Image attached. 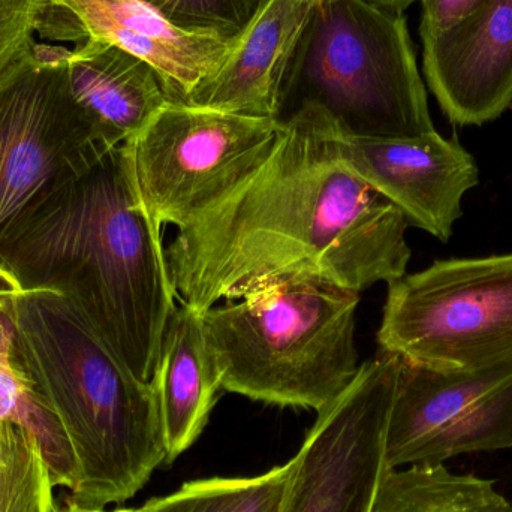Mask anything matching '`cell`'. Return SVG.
<instances>
[{
  "mask_svg": "<svg viewBox=\"0 0 512 512\" xmlns=\"http://www.w3.org/2000/svg\"><path fill=\"white\" fill-rule=\"evenodd\" d=\"M337 128L304 105L254 173L179 228L165 258L180 304L203 313L288 282L360 294L405 276L408 221L340 159Z\"/></svg>",
  "mask_w": 512,
  "mask_h": 512,
  "instance_id": "6da1fadb",
  "label": "cell"
},
{
  "mask_svg": "<svg viewBox=\"0 0 512 512\" xmlns=\"http://www.w3.org/2000/svg\"><path fill=\"white\" fill-rule=\"evenodd\" d=\"M161 228L141 206L125 149L57 189L0 237L21 289L74 301L141 382H152L176 291Z\"/></svg>",
  "mask_w": 512,
  "mask_h": 512,
  "instance_id": "7a4b0ae2",
  "label": "cell"
},
{
  "mask_svg": "<svg viewBox=\"0 0 512 512\" xmlns=\"http://www.w3.org/2000/svg\"><path fill=\"white\" fill-rule=\"evenodd\" d=\"M15 363L59 418L77 465L69 504L104 510L134 498L167 463L152 382H141L71 298L21 289Z\"/></svg>",
  "mask_w": 512,
  "mask_h": 512,
  "instance_id": "3957f363",
  "label": "cell"
},
{
  "mask_svg": "<svg viewBox=\"0 0 512 512\" xmlns=\"http://www.w3.org/2000/svg\"><path fill=\"white\" fill-rule=\"evenodd\" d=\"M360 294L288 282L201 313L222 388L256 402L321 412L361 364L355 346Z\"/></svg>",
  "mask_w": 512,
  "mask_h": 512,
  "instance_id": "277c9868",
  "label": "cell"
},
{
  "mask_svg": "<svg viewBox=\"0 0 512 512\" xmlns=\"http://www.w3.org/2000/svg\"><path fill=\"white\" fill-rule=\"evenodd\" d=\"M309 104L355 137L436 131L405 14L366 0H316L283 80L277 122Z\"/></svg>",
  "mask_w": 512,
  "mask_h": 512,
  "instance_id": "5b68a950",
  "label": "cell"
},
{
  "mask_svg": "<svg viewBox=\"0 0 512 512\" xmlns=\"http://www.w3.org/2000/svg\"><path fill=\"white\" fill-rule=\"evenodd\" d=\"M378 343L444 372L512 363V252L441 259L388 283Z\"/></svg>",
  "mask_w": 512,
  "mask_h": 512,
  "instance_id": "8992f818",
  "label": "cell"
},
{
  "mask_svg": "<svg viewBox=\"0 0 512 512\" xmlns=\"http://www.w3.org/2000/svg\"><path fill=\"white\" fill-rule=\"evenodd\" d=\"M280 123L168 101L123 144L141 206L156 227H183L264 162Z\"/></svg>",
  "mask_w": 512,
  "mask_h": 512,
  "instance_id": "52a82bcc",
  "label": "cell"
},
{
  "mask_svg": "<svg viewBox=\"0 0 512 512\" xmlns=\"http://www.w3.org/2000/svg\"><path fill=\"white\" fill-rule=\"evenodd\" d=\"M69 47L39 41L32 65L0 90V237L108 150L69 90Z\"/></svg>",
  "mask_w": 512,
  "mask_h": 512,
  "instance_id": "ba28073f",
  "label": "cell"
},
{
  "mask_svg": "<svg viewBox=\"0 0 512 512\" xmlns=\"http://www.w3.org/2000/svg\"><path fill=\"white\" fill-rule=\"evenodd\" d=\"M400 358L379 352L318 412L297 456L280 512H369L385 472V439Z\"/></svg>",
  "mask_w": 512,
  "mask_h": 512,
  "instance_id": "9c48e42d",
  "label": "cell"
},
{
  "mask_svg": "<svg viewBox=\"0 0 512 512\" xmlns=\"http://www.w3.org/2000/svg\"><path fill=\"white\" fill-rule=\"evenodd\" d=\"M512 450V363L444 372L400 360L385 439L390 469Z\"/></svg>",
  "mask_w": 512,
  "mask_h": 512,
  "instance_id": "30bf717a",
  "label": "cell"
},
{
  "mask_svg": "<svg viewBox=\"0 0 512 512\" xmlns=\"http://www.w3.org/2000/svg\"><path fill=\"white\" fill-rule=\"evenodd\" d=\"M339 126V125H337ZM340 159L405 216L441 242L453 237L463 198L480 183L474 156L438 131L412 138L355 137L337 128Z\"/></svg>",
  "mask_w": 512,
  "mask_h": 512,
  "instance_id": "8fae6325",
  "label": "cell"
},
{
  "mask_svg": "<svg viewBox=\"0 0 512 512\" xmlns=\"http://www.w3.org/2000/svg\"><path fill=\"white\" fill-rule=\"evenodd\" d=\"M38 39L71 47L86 39L114 45L149 63L173 102L185 101L231 47L171 26L141 0H45Z\"/></svg>",
  "mask_w": 512,
  "mask_h": 512,
  "instance_id": "7c38bea8",
  "label": "cell"
},
{
  "mask_svg": "<svg viewBox=\"0 0 512 512\" xmlns=\"http://www.w3.org/2000/svg\"><path fill=\"white\" fill-rule=\"evenodd\" d=\"M421 41L427 86L453 125L483 126L510 110L512 0H487Z\"/></svg>",
  "mask_w": 512,
  "mask_h": 512,
  "instance_id": "4fadbf2b",
  "label": "cell"
},
{
  "mask_svg": "<svg viewBox=\"0 0 512 512\" xmlns=\"http://www.w3.org/2000/svg\"><path fill=\"white\" fill-rule=\"evenodd\" d=\"M315 3L270 0L183 104L276 120L283 80Z\"/></svg>",
  "mask_w": 512,
  "mask_h": 512,
  "instance_id": "5bb4252c",
  "label": "cell"
},
{
  "mask_svg": "<svg viewBox=\"0 0 512 512\" xmlns=\"http://www.w3.org/2000/svg\"><path fill=\"white\" fill-rule=\"evenodd\" d=\"M66 75L75 104L108 150L128 143L170 101L149 63L107 42L69 48Z\"/></svg>",
  "mask_w": 512,
  "mask_h": 512,
  "instance_id": "9a60e30c",
  "label": "cell"
},
{
  "mask_svg": "<svg viewBox=\"0 0 512 512\" xmlns=\"http://www.w3.org/2000/svg\"><path fill=\"white\" fill-rule=\"evenodd\" d=\"M167 445V465L200 438L222 388L221 373L207 342L201 313L174 309L152 379Z\"/></svg>",
  "mask_w": 512,
  "mask_h": 512,
  "instance_id": "2e32d148",
  "label": "cell"
},
{
  "mask_svg": "<svg viewBox=\"0 0 512 512\" xmlns=\"http://www.w3.org/2000/svg\"><path fill=\"white\" fill-rule=\"evenodd\" d=\"M369 512H512L496 483L445 465L388 469Z\"/></svg>",
  "mask_w": 512,
  "mask_h": 512,
  "instance_id": "e0dca14e",
  "label": "cell"
},
{
  "mask_svg": "<svg viewBox=\"0 0 512 512\" xmlns=\"http://www.w3.org/2000/svg\"><path fill=\"white\" fill-rule=\"evenodd\" d=\"M292 460L246 478L189 481L179 490L150 499L143 512H280L292 475Z\"/></svg>",
  "mask_w": 512,
  "mask_h": 512,
  "instance_id": "ac0fdd59",
  "label": "cell"
},
{
  "mask_svg": "<svg viewBox=\"0 0 512 512\" xmlns=\"http://www.w3.org/2000/svg\"><path fill=\"white\" fill-rule=\"evenodd\" d=\"M11 421L29 430L44 454L54 487L71 492L77 465L68 436L50 406L11 357L0 355V424Z\"/></svg>",
  "mask_w": 512,
  "mask_h": 512,
  "instance_id": "d6986e66",
  "label": "cell"
},
{
  "mask_svg": "<svg viewBox=\"0 0 512 512\" xmlns=\"http://www.w3.org/2000/svg\"><path fill=\"white\" fill-rule=\"evenodd\" d=\"M50 469L35 436L0 424V512H57Z\"/></svg>",
  "mask_w": 512,
  "mask_h": 512,
  "instance_id": "ffe728a7",
  "label": "cell"
},
{
  "mask_svg": "<svg viewBox=\"0 0 512 512\" xmlns=\"http://www.w3.org/2000/svg\"><path fill=\"white\" fill-rule=\"evenodd\" d=\"M183 32L233 45L270 0H141Z\"/></svg>",
  "mask_w": 512,
  "mask_h": 512,
  "instance_id": "44dd1931",
  "label": "cell"
},
{
  "mask_svg": "<svg viewBox=\"0 0 512 512\" xmlns=\"http://www.w3.org/2000/svg\"><path fill=\"white\" fill-rule=\"evenodd\" d=\"M45 0H0V90L35 60Z\"/></svg>",
  "mask_w": 512,
  "mask_h": 512,
  "instance_id": "7402d4cb",
  "label": "cell"
},
{
  "mask_svg": "<svg viewBox=\"0 0 512 512\" xmlns=\"http://www.w3.org/2000/svg\"><path fill=\"white\" fill-rule=\"evenodd\" d=\"M487 0H421L420 35L441 32L477 11Z\"/></svg>",
  "mask_w": 512,
  "mask_h": 512,
  "instance_id": "603a6c76",
  "label": "cell"
},
{
  "mask_svg": "<svg viewBox=\"0 0 512 512\" xmlns=\"http://www.w3.org/2000/svg\"><path fill=\"white\" fill-rule=\"evenodd\" d=\"M17 280L11 271L0 262V355L11 357L15 361V343H17V327H15V301H17Z\"/></svg>",
  "mask_w": 512,
  "mask_h": 512,
  "instance_id": "cb8c5ba5",
  "label": "cell"
},
{
  "mask_svg": "<svg viewBox=\"0 0 512 512\" xmlns=\"http://www.w3.org/2000/svg\"><path fill=\"white\" fill-rule=\"evenodd\" d=\"M366 2L381 6V8L390 9V11L405 12L417 0H366Z\"/></svg>",
  "mask_w": 512,
  "mask_h": 512,
  "instance_id": "d4e9b609",
  "label": "cell"
},
{
  "mask_svg": "<svg viewBox=\"0 0 512 512\" xmlns=\"http://www.w3.org/2000/svg\"><path fill=\"white\" fill-rule=\"evenodd\" d=\"M63 512H105L104 510H87V508L77 507V505L69 504L68 510Z\"/></svg>",
  "mask_w": 512,
  "mask_h": 512,
  "instance_id": "484cf974",
  "label": "cell"
},
{
  "mask_svg": "<svg viewBox=\"0 0 512 512\" xmlns=\"http://www.w3.org/2000/svg\"><path fill=\"white\" fill-rule=\"evenodd\" d=\"M113 512H143L141 508H125V510H117Z\"/></svg>",
  "mask_w": 512,
  "mask_h": 512,
  "instance_id": "4316f807",
  "label": "cell"
}]
</instances>
